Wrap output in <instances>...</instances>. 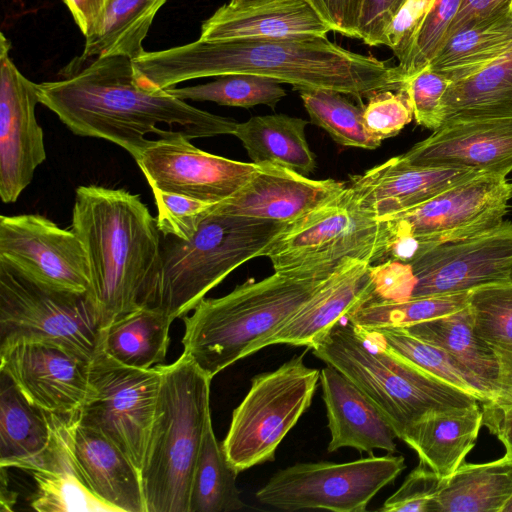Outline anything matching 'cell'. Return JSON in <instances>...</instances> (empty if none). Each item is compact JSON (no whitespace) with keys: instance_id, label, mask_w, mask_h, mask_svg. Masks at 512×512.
I'll return each mask as SVG.
<instances>
[{"instance_id":"484cf974","label":"cell","mask_w":512,"mask_h":512,"mask_svg":"<svg viewBox=\"0 0 512 512\" xmlns=\"http://www.w3.org/2000/svg\"><path fill=\"white\" fill-rule=\"evenodd\" d=\"M78 414H53V437L41 465L32 472L36 492L31 507L39 512H116L85 484L75 463L71 438Z\"/></svg>"},{"instance_id":"7402d4cb","label":"cell","mask_w":512,"mask_h":512,"mask_svg":"<svg viewBox=\"0 0 512 512\" xmlns=\"http://www.w3.org/2000/svg\"><path fill=\"white\" fill-rule=\"evenodd\" d=\"M372 265L351 259L341 264L314 295L254 352L273 344L312 345L336 323L374 296Z\"/></svg>"},{"instance_id":"cb8c5ba5","label":"cell","mask_w":512,"mask_h":512,"mask_svg":"<svg viewBox=\"0 0 512 512\" xmlns=\"http://www.w3.org/2000/svg\"><path fill=\"white\" fill-rule=\"evenodd\" d=\"M71 447L77 468L96 497L116 512H146L140 471L112 441L77 418Z\"/></svg>"},{"instance_id":"b9f144b4","label":"cell","mask_w":512,"mask_h":512,"mask_svg":"<svg viewBox=\"0 0 512 512\" xmlns=\"http://www.w3.org/2000/svg\"><path fill=\"white\" fill-rule=\"evenodd\" d=\"M460 1H434L413 38L407 57L396 66L403 82L428 66L445 39Z\"/></svg>"},{"instance_id":"60d3db41","label":"cell","mask_w":512,"mask_h":512,"mask_svg":"<svg viewBox=\"0 0 512 512\" xmlns=\"http://www.w3.org/2000/svg\"><path fill=\"white\" fill-rule=\"evenodd\" d=\"M468 306L477 336L494 350L512 353V281L471 290Z\"/></svg>"},{"instance_id":"d6a6232c","label":"cell","mask_w":512,"mask_h":512,"mask_svg":"<svg viewBox=\"0 0 512 512\" xmlns=\"http://www.w3.org/2000/svg\"><path fill=\"white\" fill-rule=\"evenodd\" d=\"M408 333L445 350L482 384L492 401L497 391L496 352L477 336L469 306L432 320L401 327Z\"/></svg>"},{"instance_id":"30bf717a","label":"cell","mask_w":512,"mask_h":512,"mask_svg":"<svg viewBox=\"0 0 512 512\" xmlns=\"http://www.w3.org/2000/svg\"><path fill=\"white\" fill-rule=\"evenodd\" d=\"M318 381L320 371L306 366L302 356L252 379L222 442L238 472L275 459L281 441L310 407Z\"/></svg>"},{"instance_id":"ba28073f","label":"cell","mask_w":512,"mask_h":512,"mask_svg":"<svg viewBox=\"0 0 512 512\" xmlns=\"http://www.w3.org/2000/svg\"><path fill=\"white\" fill-rule=\"evenodd\" d=\"M384 221L364 212L347 186L327 203L288 223L261 252L274 271L387 260Z\"/></svg>"},{"instance_id":"8d00e7d4","label":"cell","mask_w":512,"mask_h":512,"mask_svg":"<svg viewBox=\"0 0 512 512\" xmlns=\"http://www.w3.org/2000/svg\"><path fill=\"white\" fill-rule=\"evenodd\" d=\"M361 332L394 355L428 374L473 395L480 402L483 403L490 400V396L480 381L441 347L424 341L401 327H388Z\"/></svg>"},{"instance_id":"9a60e30c","label":"cell","mask_w":512,"mask_h":512,"mask_svg":"<svg viewBox=\"0 0 512 512\" xmlns=\"http://www.w3.org/2000/svg\"><path fill=\"white\" fill-rule=\"evenodd\" d=\"M0 261L52 289L82 293L90 288L80 238L40 214L0 217Z\"/></svg>"},{"instance_id":"d6986e66","label":"cell","mask_w":512,"mask_h":512,"mask_svg":"<svg viewBox=\"0 0 512 512\" xmlns=\"http://www.w3.org/2000/svg\"><path fill=\"white\" fill-rule=\"evenodd\" d=\"M398 157L413 166L507 176L512 172V118L445 122Z\"/></svg>"},{"instance_id":"9c48e42d","label":"cell","mask_w":512,"mask_h":512,"mask_svg":"<svg viewBox=\"0 0 512 512\" xmlns=\"http://www.w3.org/2000/svg\"><path fill=\"white\" fill-rule=\"evenodd\" d=\"M103 330L89 292L43 286L0 261V346L53 342L92 358Z\"/></svg>"},{"instance_id":"52a82bcc","label":"cell","mask_w":512,"mask_h":512,"mask_svg":"<svg viewBox=\"0 0 512 512\" xmlns=\"http://www.w3.org/2000/svg\"><path fill=\"white\" fill-rule=\"evenodd\" d=\"M286 225L212 207L189 239L162 235L161 271L148 307L183 317L233 270L260 257Z\"/></svg>"},{"instance_id":"74e56055","label":"cell","mask_w":512,"mask_h":512,"mask_svg":"<svg viewBox=\"0 0 512 512\" xmlns=\"http://www.w3.org/2000/svg\"><path fill=\"white\" fill-rule=\"evenodd\" d=\"M469 293L411 297L404 300L371 298L351 311L346 319L364 332L388 327H405L465 308L468 306Z\"/></svg>"},{"instance_id":"7bdbcfd3","label":"cell","mask_w":512,"mask_h":512,"mask_svg":"<svg viewBox=\"0 0 512 512\" xmlns=\"http://www.w3.org/2000/svg\"><path fill=\"white\" fill-rule=\"evenodd\" d=\"M152 192L157 208V225L163 236L189 239L214 205L177 193Z\"/></svg>"},{"instance_id":"836d02e7","label":"cell","mask_w":512,"mask_h":512,"mask_svg":"<svg viewBox=\"0 0 512 512\" xmlns=\"http://www.w3.org/2000/svg\"><path fill=\"white\" fill-rule=\"evenodd\" d=\"M168 0H108L85 40L80 61L121 55L135 60L146 51L143 41L157 12Z\"/></svg>"},{"instance_id":"c3c4849f","label":"cell","mask_w":512,"mask_h":512,"mask_svg":"<svg viewBox=\"0 0 512 512\" xmlns=\"http://www.w3.org/2000/svg\"><path fill=\"white\" fill-rule=\"evenodd\" d=\"M407 0H362L356 38L369 46L382 45L385 31Z\"/></svg>"},{"instance_id":"f1b7e54d","label":"cell","mask_w":512,"mask_h":512,"mask_svg":"<svg viewBox=\"0 0 512 512\" xmlns=\"http://www.w3.org/2000/svg\"><path fill=\"white\" fill-rule=\"evenodd\" d=\"M512 50L510 7L450 35L428 67L450 82L468 77Z\"/></svg>"},{"instance_id":"f5cc1de1","label":"cell","mask_w":512,"mask_h":512,"mask_svg":"<svg viewBox=\"0 0 512 512\" xmlns=\"http://www.w3.org/2000/svg\"><path fill=\"white\" fill-rule=\"evenodd\" d=\"M483 424L495 434L512 458V405L483 402Z\"/></svg>"},{"instance_id":"11a10c76","label":"cell","mask_w":512,"mask_h":512,"mask_svg":"<svg viewBox=\"0 0 512 512\" xmlns=\"http://www.w3.org/2000/svg\"><path fill=\"white\" fill-rule=\"evenodd\" d=\"M498 359L497 391L492 401L495 404L512 405V353L495 350Z\"/></svg>"},{"instance_id":"f6af8a7d","label":"cell","mask_w":512,"mask_h":512,"mask_svg":"<svg viewBox=\"0 0 512 512\" xmlns=\"http://www.w3.org/2000/svg\"><path fill=\"white\" fill-rule=\"evenodd\" d=\"M413 111L403 90H381L369 96L363 106V122L374 137L384 140L397 135L413 119Z\"/></svg>"},{"instance_id":"4fadbf2b","label":"cell","mask_w":512,"mask_h":512,"mask_svg":"<svg viewBox=\"0 0 512 512\" xmlns=\"http://www.w3.org/2000/svg\"><path fill=\"white\" fill-rule=\"evenodd\" d=\"M511 199L512 181L507 176L481 173L381 221L385 222L388 242L411 238L422 254L436 245L498 227Z\"/></svg>"},{"instance_id":"e575fe53","label":"cell","mask_w":512,"mask_h":512,"mask_svg":"<svg viewBox=\"0 0 512 512\" xmlns=\"http://www.w3.org/2000/svg\"><path fill=\"white\" fill-rule=\"evenodd\" d=\"M174 320L152 307H140L103 330L102 347L118 362L149 369L165 360Z\"/></svg>"},{"instance_id":"603a6c76","label":"cell","mask_w":512,"mask_h":512,"mask_svg":"<svg viewBox=\"0 0 512 512\" xmlns=\"http://www.w3.org/2000/svg\"><path fill=\"white\" fill-rule=\"evenodd\" d=\"M320 383L331 435L329 452L344 447L370 455L376 449L396 451L397 436L388 419L350 379L327 365L320 371Z\"/></svg>"},{"instance_id":"7dc6e473","label":"cell","mask_w":512,"mask_h":512,"mask_svg":"<svg viewBox=\"0 0 512 512\" xmlns=\"http://www.w3.org/2000/svg\"><path fill=\"white\" fill-rule=\"evenodd\" d=\"M435 0H407L384 33L382 45L390 48L398 64L408 55L413 38Z\"/></svg>"},{"instance_id":"ab89813d","label":"cell","mask_w":512,"mask_h":512,"mask_svg":"<svg viewBox=\"0 0 512 512\" xmlns=\"http://www.w3.org/2000/svg\"><path fill=\"white\" fill-rule=\"evenodd\" d=\"M166 90L184 101H209L241 108L266 105L274 109L286 96V91L277 81L250 74H228L205 84Z\"/></svg>"},{"instance_id":"277c9868","label":"cell","mask_w":512,"mask_h":512,"mask_svg":"<svg viewBox=\"0 0 512 512\" xmlns=\"http://www.w3.org/2000/svg\"><path fill=\"white\" fill-rule=\"evenodd\" d=\"M340 265L275 271L225 296L202 299L193 314L184 317L183 353L212 379L255 353L256 346L294 315Z\"/></svg>"},{"instance_id":"7c38bea8","label":"cell","mask_w":512,"mask_h":512,"mask_svg":"<svg viewBox=\"0 0 512 512\" xmlns=\"http://www.w3.org/2000/svg\"><path fill=\"white\" fill-rule=\"evenodd\" d=\"M405 467L401 455L370 456L345 463H298L276 472L256 492V498L285 511L362 512Z\"/></svg>"},{"instance_id":"44dd1931","label":"cell","mask_w":512,"mask_h":512,"mask_svg":"<svg viewBox=\"0 0 512 512\" xmlns=\"http://www.w3.org/2000/svg\"><path fill=\"white\" fill-rule=\"evenodd\" d=\"M479 174L471 169L413 166L395 156L351 176L347 186L364 212L383 220Z\"/></svg>"},{"instance_id":"ffe728a7","label":"cell","mask_w":512,"mask_h":512,"mask_svg":"<svg viewBox=\"0 0 512 512\" xmlns=\"http://www.w3.org/2000/svg\"><path fill=\"white\" fill-rule=\"evenodd\" d=\"M249 181L213 209L249 218L291 223L340 194L347 185L315 180L285 167L259 164Z\"/></svg>"},{"instance_id":"83f0119b","label":"cell","mask_w":512,"mask_h":512,"mask_svg":"<svg viewBox=\"0 0 512 512\" xmlns=\"http://www.w3.org/2000/svg\"><path fill=\"white\" fill-rule=\"evenodd\" d=\"M0 384V466L34 471L52 441L53 413L31 404L2 372Z\"/></svg>"},{"instance_id":"816d5d0a","label":"cell","mask_w":512,"mask_h":512,"mask_svg":"<svg viewBox=\"0 0 512 512\" xmlns=\"http://www.w3.org/2000/svg\"><path fill=\"white\" fill-rule=\"evenodd\" d=\"M510 2L511 0H461L459 9L447 30L444 41L459 30L510 7Z\"/></svg>"},{"instance_id":"d4e9b609","label":"cell","mask_w":512,"mask_h":512,"mask_svg":"<svg viewBox=\"0 0 512 512\" xmlns=\"http://www.w3.org/2000/svg\"><path fill=\"white\" fill-rule=\"evenodd\" d=\"M332 31L308 0H281L249 8L221 6L201 26L200 39L326 36Z\"/></svg>"},{"instance_id":"94428289","label":"cell","mask_w":512,"mask_h":512,"mask_svg":"<svg viewBox=\"0 0 512 512\" xmlns=\"http://www.w3.org/2000/svg\"><path fill=\"white\" fill-rule=\"evenodd\" d=\"M510 10H511V13H512V0L510 2Z\"/></svg>"},{"instance_id":"f35d334b","label":"cell","mask_w":512,"mask_h":512,"mask_svg":"<svg viewBox=\"0 0 512 512\" xmlns=\"http://www.w3.org/2000/svg\"><path fill=\"white\" fill-rule=\"evenodd\" d=\"M300 98L314 125L324 129L342 146L374 150L382 140L372 136L363 122V106L358 107L340 92L329 89H302Z\"/></svg>"},{"instance_id":"ac0fdd59","label":"cell","mask_w":512,"mask_h":512,"mask_svg":"<svg viewBox=\"0 0 512 512\" xmlns=\"http://www.w3.org/2000/svg\"><path fill=\"white\" fill-rule=\"evenodd\" d=\"M91 359L47 341L0 346V372L31 404L57 415L79 413L88 390Z\"/></svg>"},{"instance_id":"f546056e","label":"cell","mask_w":512,"mask_h":512,"mask_svg":"<svg viewBox=\"0 0 512 512\" xmlns=\"http://www.w3.org/2000/svg\"><path fill=\"white\" fill-rule=\"evenodd\" d=\"M308 121L285 114L253 116L237 123V137L255 164H274L302 175L316 168L305 129Z\"/></svg>"},{"instance_id":"ee69618b","label":"cell","mask_w":512,"mask_h":512,"mask_svg":"<svg viewBox=\"0 0 512 512\" xmlns=\"http://www.w3.org/2000/svg\"><path fill=\"white\" fill-rule=\"evenodd\" d=\"M450 83L428 66L402 83L400 89L406 93L418 125L432 131L442 125V99Z\"/></svg>"},{"instance_id":"8fae6325","label":"cell","mask_w":512,"mask_h":512,"mask_svg":"<svg viewBox=\"0 0 512 512\" xmlns=\"http://www.w3.org/2000/svg\"><path fill=\"white\" fill-rule=\"evenodd\" d=\"M161 384L160 365L126 366L103 349L92 357L78 423L101 432L140 471Z\"/></svg>"},{"instance_id":"4316f807","label":"cell","mask_w":512,"mask_h":512,"mask_svg":"<svg viewBox=\"0 0 512 512\" xmlns=\"http://www.w3.org/2000/svg\"><path fill=\"white\" fill-rule=\"evenodd\" d=\"M482 425L478 404L435 411L410 425L401 440L416 451L420 462L447 479L473 448Z\"/></svg>"},{"instance_id":"7a4b0ae2","label":"cell","mask_w":512,"mask_h":512,"mask_svg":"<svg viewBox=\"0 0 512 512\" xmlns=\"http://www.w3.org/2000/svg\"><path fill=\"white\" fill-rule=\"evenodd\" d=\"M62 78L38 84L39 101L75 135L112 142L135 160L158 134L159 124L178 125L190 140L232 134L234 119L196 108L139 80L134 61L109 55L77 58Z\"/></svg>"},{"instance_id":"6f0895ef","label":"cell","mask_w":512,"mask_h":512,"mask_svg":"<svg viewBox=\"0 0 512 512\" xmlns=\"http://www.w3.org/2000/svg\"><path fill=\"white\" fill-rule=\"evenodd\" d=\"M276 1H281V0H230L228 5H230L233 8L241 9V8L260 6V5H264V4H268V3H272V2H276Z\"/></svg>"},{"instance_id":"bcb514c9","label":"cell","mask_w":512,"mask_h":512,"mask_svg":"<svg viewBox=\"0 0 512 512\" xmlns=\"http://www.w3.org/2000/svg\"><path fill=\"white\" fill-rule=\"evenodd\" d=\"M445 479L420 462L380 508L384 512H431Z\"/></svg>"},{"instance_id":"9f6ffc18","label":"cell","mask_w":512,"mask_h":512,"mask_svg":"<svg viewBox=\"0 0 512 512\" xmlns=\"http://www.w3.org/2000/svg\"><path fill=\"white\" fill-rule=\"evenodd\" d=\"M1 467V511H12L16 503V493L8 488L6 467Z\"/></svg>"},{"instance_id":"5bb4252c","label":"cell","mask_w":512,"mask_h":512,"mask_svg":"<svg viewBox=\"0 0 512 512\" xmlns=\"http://www.w3.org/2000/svg\"><path fill=\"white\" fill-rule=\"evenodd\" d=\"M135 160L151 190L217 204L241 189L260 168L205 152L180 130H160Z\"/></svg>"},{"instance_id":"2e32d148","label":"cell","mask_w":512,"mask_h":512,"mask_svg":"<svg viewBox=\"0 0 512 512\" xmlns=\"http://www.w3.org/2000/svg\"><path fill=\"white\" fill-rule=\"evenodd\" d=\"M409 265L415 279L411 297L470 292L508 281L512 267V222L503 221L485 233L436 245Z\"/></svg>"},{"instance_id":"681fc988","label":"cell","mask_w":512,"mask_h":512,"mask_svg":"<svg viewBox=\"0 0 512 512\" xmlns=\"http://www.w3.org/2000/svg\"><path fill=\"white\" fill-rule=\"evenodd\" d=\"M375 292L372 298L404 300L411 297L415 279L409 264L387 260L372 265Z\"/></svg>"},{"instance_id":"f907efd6","label":"cell","mask_w":512,"mask_h":512,"mask_svg":"<svg viewBox=\"0 0 512 512\" xmlns=\"http://www.w3.org/2000/svg\"><path fill=\"white\" fill-rule=\"evenodd\" d=\"M332 31L356 38L362 0H308Z\"/></svg>"},{"instance_id":"3957f363","label":"cell","mask_w":512,"mask_h":512,"mask_svg":"<svg viewBox=\"0 0 512 512\" xmlns=\"http://www.w3.org/2000/svg\"><path fill=\"white\" fill-rule=\"evenodd\" d=\"M72 230L85 248L91 295L102 330L154 297L161 271L157 220L138 195L125 189H76Z\"/></svg>"},{"instance_id":"1f68e13d","label":"cell","mask_w":512,"mask_h":512,"mask_svg":"<svg viewBox=\"0 0 512 512\" xmlns=\"http://www.w3.org/2000/svg\"><path fill=\"white\" fill-rule=\"evenodd\" d=\"M512 496V458L462 463L438 492L431 512H501Z\"/></svg>"},{"instance_id":"6da1fadb","label":"cell","mask_w":512,"mask_h":512,"mask_svg":"<svg viewBox=\"0 0 512 512\" xmlns=\"http://www.w3.org/2000/svg\"><path fill=\"white\" fill-rule=\"evenodd\" d=\"M140 82L165 90L184 81L250 74L287 83L295 90L329 89L355 98L398 91L396 66L347 50L326 36L198 39L133 60Z\"/></svg>"},{"instance_id":"4dcf8cb0","label":"cell","mask_w":512,"mask_h":512,"mask_svg":"<svg viewBox=\"0 0 512 512\" xmlns=\"http://www.w3.org/2000/svg\"><path fill=\"white\" fill-rule=\"evenodd\" d=\"M512 118V50L478 72L453 81L442 99L443 123Z\"/></svg>"},{"instance_id":"91938a15","label":"cell","mask_w":512,"mask_h":512,"mask_svg":"<svg viewBox=\"0 0 512 512\" xmlns=\"http://www.w3.org/2000/svg\"><path fill=\"white\" fill-rule=\"evenodd\" d=\"M510 280L512 281V267H511V271H510Z\"/></svg>"},{"instance_id":"d590c367","label":"cell","mask_w":512,"mask_h":512,"mask_svg":"<svg viewBox=\"0 0 512 512\" xmlns=\"http://www.w3.org/2000/svg\"><path fill=\"white\" fill-rule=\"evenodd\" d=\"M238 471L229 461L208 418L190 489L189 512H231L245 504L237 488Z\"/></svg>"},{"instance_id":"8992f818","label":"cell","mask_w":512,"mask_h":512,"mask_svg":"<svg viewBox=\"0 0 512 512\" xmlns=\"http://www.w3.org/2000/svg\"><path fill=\"white\" fill-rule=\"evenodd\" d=\"M311 348L375 403L400 439L410 425L431 412L471 407L479 401L389 352L346 318Z\"/></svg>"},{"instance_id":"5b68a950","label":"cell","mask_w":512,"mask_h":512,"mask_svg":"<svg viewBox=\"0 0 512 512\" xmlns=\"http://www.w3.org/2000/svg\"><path fill=\"white\" fill-rule=\"evenodd\" d=\"M161 384L140 470L146 512H189L210 412L211 378L184 353L160 365Z\"/></svg>"},{"instance_id":"db71d44e","label":"cell","mask_w":512,"mask_h":512,"mask_svg":"<svg viewBox=\"0 0 512 512\" xmlns=\"http://www.w3.org/2000/svg\"><path fill=\"white\" fill-rule=\"evenodd\" d=\"M76 25L87 37L91 34L108 0H62Z\"/></svg>"},{"instance_id":"680465c9","label":"cell","mask_w":512,"mask_h":512,"mask_svg":"<svg viewBox=\"0 0 512 512\" xmlns=\"http://www.w3.org/2000/svg\"><path fill=\"white\" fill-rule=\"evenodd\" d=\"M501 512H512V496L502 508Z\"/></svg>"},{"instance_id":"e0dca14e","label":"cell","mask_w":512,"mask_h":512,"mask_svg":"<svg viewBox=\"0 0 512 512\" xmlns=\"http://www.w3.org/2000/svg\"><path fill=\"white\" fill-rule=\"evenodd\" d=\"M10 42L0 34V197L17 201L46 159L43 130L35 108L38 84L26 78L9 55Z\"/></svg>"}]
</instances>
